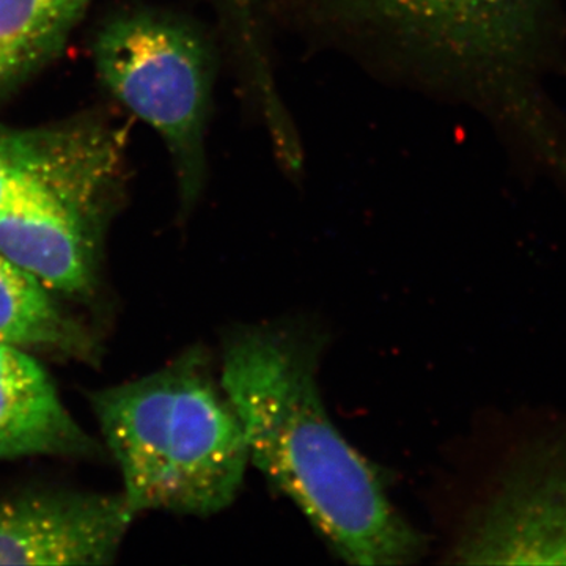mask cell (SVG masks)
Returning a JSON list of instances; mask_svg holds the SVG:
<instances>
[{"label": "cell", "mask_w": 566, "mask_h": 566, "mask_svg": "<svg viewBox=\"0 0 566 566\" xmlns=\"http://www.w3.org/2000/svg\"><path fill=\"white\" fill-rule=\"evenodd\" d=\"M91 449L46 370L22 348L0 344V461Z\"/></svg>", "instance_id": "obj_8"}, {"label": "cell", "mask_w": 566, "mask_h": 566, "mask_svg": "<svg viewBox=\"0 0 566 566\" xmlns=\"http://www.w3.org/2000/svg\"><path fill=\"white\" fill-rule=\"evenodd\" d=\"M74 340L46 286L0 255V344L65 348Z\"/></svg>", "instance_id": "obj_10"}, {"label": "cell", "mask_w": 566, "mask_h": 566, "mask_svg": "<svg viewBox=\"0 0 566 566\" xmlns=\"http://www.w3.org/2000/svg\"><path fill=\"white\" fill-rule=\"evenodd\" d=\"M515 441L453 547L460 564H566V411Z\"/></svg>", "instance_id": "obj_5"}, {"label": "cell", "mask_w": 566, "mask_h": 566, "mask_svg": "<svg viewBox=\"0 0 566 566\" xmlns=\"http://www.w3.org/2000/svg\"><path fill=\"white\" fill-rule=\"evenodd\" d=\"M0 255L46 289L77 293L91 282L88 234L59 180L39 178L0 208Z\"/></svg>", "instance_id": "obj_7"}, {"label": "cell", "mask_w": 566, "mask_h": 566, "mask_svg": "<svg viewBox=\"0 0 566 566\" xmlns=\"http://www.w3.org/2000/svg\"><path fill=\"white\" fill-rule=\"evenodd\" d=\"M323 345V335L304 323L252 324L227 335L221 385L249 461L348 564H415L427 547L423 535L324 408L316 379Z\"/></svg>", "instance_id": "obj_1"}, {"label": "cell", "mask_w": 566, "mask_h": 566, "mask_svg": "<svg viewBox=\"0 0 566 566\" xmlns=\"http://www.w3.org/2000/svg\"><path fill=\"white\" fill-rule=\"evenodd\" d=\"M91 0H0V85L54 50Z\"/></svg>", "instance_id": "obj_9"}, {"label": "cell", "mask_w": 566, "mask_h": 566, "mask_svg": "<svg viewBox=\"0 0 566 566\" xmlns=\"http://www.w3.org/2000/svg\"><path fill=\"white\" fill-rule=\"evenodd\" d=\"M357 18L483 87L509 95L543 158H562L536 122L531 81L545 54L553 0H348ZM545 120V118H543Z\"/></svg>", "instance_id": "obj_3"}, {"label": "cell", "mask_w": 566, "mask_h": 566, "mask_svg": "<svg viewBox=\"0 0 566 566\" xmlns=\"http://www.w3.org/2000/svg\"><path fill=\"white\" fill-rule=\"evenodd\" d=\"M92 403L136 515L211 516L232 504L249 450L203 352L96 392Z\"/></svg>", "instance_id": "obj_2"}, {"label": "cell", "mask_w": 566, "mask_h": 566, "mask_svg": "<svg viewBox=\"0 0 566 566\" xmlns=\"http://www.w3.org/2000/svg\"><path fill=\"white\" fill-rule=\"evenodd\" d=\"M96 63L118 102L170 145L186 197L193 199L202 182L212 82L211 55L202 36L170 18H122L99 36Z\"/></svg>", "instance_id": "obj_4"}, {"label": "cell", "mask_w": 566, "mask_h": 566, "mask_svg": "<svg viewBox=\"0 0 566 566\" xmlns=\"http://www.w3.org/2000/svg\"><path fill=\"white\" fill-rule=\"evenodd\" d=\"M136 513L125 495L33 493L0 499V565H109Z\"/></svg>", "instance_id": "obj_6"}, {"label": "cell", "mask_w": 566, "mask_h": 566, "mask_svg": "<svg viewBox=\"0 0 566 566\" xmlns=\"http://www.w3.org/2000/svg\"><path fill=\"white\" fill-rule=\"evenodd\" d=\"M46 150L25 137L0 136V208L24 186L39 178H52Z\"/></svg>", "instance_id": "obj_11"}]
</instances>
